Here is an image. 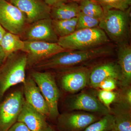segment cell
Masks as SVG:
<instances>
[{
  "label": "cell",
  "instance_id": "6da1fadb",
  "mask_svg": "<svg viewBox=\"0 0 131 131\" xmlns=\"http://www.w3.org/2000/svg\"><path fill=\"white\" fill-rule=\"evenodd\" d=\"M114 51L113 47L108 44L89 50L64 51L40 62L32 69L60 72L83 67L94 60L112 56Z\"/></svg>",
  "mask_w": 131,
  "mask_h": 131
},
{
  "label": "cell",
  "instance_id": "7a4b0ae2",
  "mask_svg": "<svg viewBox=\"0 0 131 131\" xmlns=\"http://www.w3.org/2000/svg\"><path fill=\"white\" fill-rule=\"evenodd\" d=\"M98 27L117 46L129 44L130 35V7L125 11L110 9L104 11Z\"/></svg>",
  "mask_w": 131,
  "mask_h": 131
},
{
  "label": "cell",
  "instance_id": "3957f363",
  "mask_svg": "<svg viewBox=\"0 0 131 131\" xmlns=\"http://www.w3.org/2000/svg\"><path fill=\"white\" fill-rule=\"evenodd\" d=\"M27 67L26 55L21 51L10 54L0 65V100L10 88L25 82Z\"/></svg>",
  "mask_w": 131,
  "mask_h": 131
},
{
  "label": "cell",
  "instance_id": "277c9868",
  "mask_svg": "<svg viewBox=\"0 0 131 131\" xmlns=\"http://www.w3.org/2000/svg\"><path fill=\"white\" fill-rule=\"evenodd\" d=\"M109 42L104 31L96 27L76 30L70 35L59 38L58 43L66 50H74L94 49Z\"/></svg>",
  "mask_w": 131,
  "mask_h": 131
},
{
  "label": "cell",
  "instance_id": "5b68a950",
  "mask_svg": "<svg viewBox=\"0 0 131 131\" xmlns=\"http://www.w3.org/2000/svg\"><path fill=\"white\" fill-rule=\"evenodd\" d=\"M30 76L47 102L49 111L48 118L56 122L60 114L58 107L60 93L54 76L50 72L33 69L31 71Z\"/></svg>",
  "mask_w": 131,
  "mask_h": 131
},
{
  "label": "cell",
  "instance_id": "8992f818",
  "mask_svg": "<svg viewBox=\"0 0 131 131\" xmlns=\"http://www.w3.org/2000/svg\"><path fill=\"white\" fill-rule=\"evenodd\" d=\"M25 99L23 92L17 90L0 102V131H8L16 122Z\"/></svg>",
  "mask_w": 131,
  "mask_h": 131
},
{
  "label": "cell",
  "instance_id": "52a82bcc",
  "mask_svg": "<svg viewBox=\"0 0 131 131\" xmlns=\"http://www.w3.org/2000/svg\"><path fill=\"white\" fill-rule=\"evenodd\" d=\"M22 51L27 57V68H32L37 64L66 50L58 43L24 40Z\"/></svg>",
  "mask_w": 131,
  "mask_h": 131
},
{
  "label": "cell",
  "instance_id": "ba28073f",
  "mask_svg": "<svg viewBox=\"0 0 131 131\" xmlns=\"http://www.w3.org/2000/svg\"><path fill=\"white\" fill-rule=\"evenodd\" d=\"M0 24L7 32L20 36L27 25L24 13L6 0H0Z\"/></svg>",
  "mask_w": 131,
  "mask_h": 131
},
{
  "label": "cell",
  "instance_id": "9c48e42d",
  "mask_svg": "<svg viewBox=\"0 0 131 131\" xmlns=\"http://www.w3.org/2000/svg\"><path fill=\"white\" fill-rule=\"evenodd\" d=\"M103 116L82 111H72L59 114L56 122L58 131H83Z\"/></svg>",
  "mask_w": 131,
  "mask_h": 131
},
{
  "label": "cell",
  "instance_id": "30bf717a",
  "mask_svg": "<svg viewBox=\"0 0 131 131\" xmlns=\"http://www.w3.org/2000/svg\"><path fill=\"white\" fill-rule=\"evenodd\" d=\"M66 106L70 111L87 112L103 116L110 111L93 95L86 91L71 95L67 100Z\"/></svg>",
  "mask_w": 131,
  "mask_h": 131
},
{
  "label": "cell",
  "instance_id": "8fae6325",
  "mask_svg": "<svg viewBox=\"0 0 131 131\" xmlns=\"http://www.w3.org/2000/svg\"><path fill=\"white\" fill-rule=\"evenodd\" d=\"M23 40L58 43L59 37L52 25L51 18L43 19L28 24L20 36Z\"/></svg>",
  "mask_w": 131,
  "mask_h": 131
},
{
  "label": "cell",
  "instance_id": "7c38bea8",
  "mask_svg": "<svg viewBox=\"0 0 131 131\" xmlns=\"http://www.w3.org/2000/svg\"><path fill=\"white\" fill-rule=\"evenodd\" d=\"M90 71L88 68L83 66L58 72L61 73V87L70 93L80 92L88 84Z\"/></svg>",
  "mask_w": 131,
  "mask_h": 131
},
{
  "label": "cell",
  "instance_id": "4fadbf2b",
  "mask_svg": "<svg viewBox=\"0 0 131 131\" xmlns=\"http://www.w3.org/2000/svg\"><path fill=\"white\" fill-rule=\"evenodd\" d=\"M10 2L26 15L27 25L51 18V7L41 0H10Z\"/></svg>",
  "mask_w": 131,
  "mask_h": 131
},
{
  "label": "cell",
  "instance_id": "5bb4252c",
  "mask_svg": "<svg viewBox=\"0 0 131 131\" xmlns=\"http://www.w3.org/2000/svg\"><path fill=\"white\" fill-rule=\"evenodd\" d=\"M25 100L38 112L49 118V111L47 102L36 83L30 76L23 83Z\"/></svg>",
  "mask_w": 131,
  "mask_h": 131
},
{
  "label": "cell",
  "instance_id": "9a60e30c",
  "mask_svg": "<svg viewBox=\"0 0 131 131\" xmlns=\"http://www.w3.org/2000/svg\"><path fill=\"white\" fill-rule=\"evenodd\" d=\"M121 78V72L117 62H107L97 66L90 70L88 84L95 89L100 83L106 79L114 78L119 82Z\"/></svg>",
  "mask_w": 131,
  "mask_h": 131
},
{
  "label": "cell",
  "instance_id": "2e32d148",
  "mask_svg": "<svg viewBox=\"0 0 131 131\" xmlns=\"http://www.w3.org/2000/svg\"><path fill=\"white\" fill-rule=\"evenodd\" d=\"M47 118L25 100L17 122L23 123L31 131H44L49 124Z\"/></svg>",
  "mask_w": 131,
  "mask_h": 131
},
{
  "label": "cell",
  "instance_id": "e0dca14e",
  "mask_svg": "<svg viewBox=\"0 0 131 131\" xmlns=\"http://www.w3.org/2000/svg\"><path fill=\"white\" fill-rule=\"evenodd\" d=\"M117 63L121 72L119 83L121 87L131 85V47L130 44L118 46Z\"/></svg>",
  "mask_w": 131,
  "mask_h": 131
},
{
  "label": "cell",
  "instance_id": "ac0fdd59",
  "mask_svg": "<svg viewBox=\"0 0 131 131\" xmlns=\"http://www.w3.org/2000/svg\"><path fill=\"white\" fill-rule=\"evenodd\" d=\"M110 113L114 117L113 130L115 131H131V107L114 102Z\"/></svg>",
  "mask_w": 131,
  "mask_h": 131
},
{
  "label": "cell",
  "instance_id": "d6986e66",
  "mask_svg": "<svg viewBox=\"0 0 131 131\" xmlns=\"http://www.w3.org/2000/svg\"><path fill=\"white\" fill-rule=\"evenodd\" d=\"M81 13L77 2L65 3L51 7V18L55 20H64L77 18Z\"/></svg>",
  "mask_w": 131,
  "mask_h": 131
},
{
  "label": "cell",
  "instance_id": "ffe728a7",
  "mask_svg": "<svg viewBox=\"0 0 131 131\" xmlns=\"http://www.w3.org/2000/svg\"><path fill=\"white\" fill-rule=\"evenodd\" d=\"M0 44L7 58L13 53L22 51L24 48V41L19 35L7 32L1 40Z\"/></svg>",
  "mask_w": 131,
  "mask_h": 131
},
{
  "label": "cell",
  "instance_id": "44dd1931",
  "mask_svg": "<svg viewBox=\"0 0 131 131\" xmlns=\"http://www.w3.org/2000/svg\"><path fill=\"white\" fill-rule=\"evenodd\" d=\"M77 19V17L64 20L52 19L53 28L59 38L66 37L74 32L76 30Z\"/></svg>",
  "mask_w": 131,
  "mask_h": 131
},
{
  "label": "cell",
  "instance_id": "7402d4cb",
  "mask_svg": "<svg viewBox=\"0 0 131 131\" xmlns=\"http://www.w3.org/2000/svg\"><path fill=\"white\" fill-rule=\"evenodd\" d=\"M81 12L92 18L100 20L104 15V11L100 3L94 0H85L80 2Z\"/></svg>",
  "mask_w": 131,
  "mask_h": 131
},
{
  "label": "cell",
  "instance_id": "603a6c76",
  "mask_svg": "<svg viewBox=\"0 0 131 131\" xmlns=\"http://www.w3.org/2000/svg\"><path fill=\"white\" fill-rule=\"evenodd\" d=\"M113 116L109 113L90 124L83 131H110L113 129Z\"/></svg>",
  "mask_w": 131,
  "mask_h": 131
},
{
  "label": "cell",
  "instance_id": "cb8c5ba5",
  "mask_svg": "<svg viewBox=\"0 0 131 131\" xmlns=\"http://www.w3.org/2000/svg\"><path fill=\"white\" fill-rule=\"evenodd\" d=\"M100 4L104 11L116 9L125 11L130 7L131 0H94Z\"/></svg>",
  "mask_w": 131,
  "mask_h": 131
},
{
  "label": "cell",
  "instance_id": "d4e9b609",
  "mask_svg": "<svg viewBox=\"0 0 131 131\" xmlns=\"http://www.w3.org/2000/svg\"><path fill=\"white\" fill-rule=\"evenodd\" d=\"M76 30L98 27L100 20L88 16L81 12L77 17Z\"/></svg>",
  "mask_w": 131,
  "mask_h": 131
},
{
  "label": "cell",
  "instance_id": "484cf974",
  "mask_svg": "<svg viewBox=\"0 0 131 131\" xmlns=\"http://www.w3.org/2000/svg\"><path fill=\"white\" fill-rule=\"evenodd\" d=\"M97 96L99 101L110 111L111 105L116 99L117 93L113 91L100 90L98 92Z\"/></svg>",
  "mask_w": 131,
  "mask_h": 131
},
{
  "label": "cell",
  "instance_id": "4316f807",
  "mask_svg": "<svg viewBox=\"0 0 131 131\" xmlns=\"http://www.w3.org/2000/svg\"><path fill=\"white\" fill-rule=\"evenodd\" d=\"M121 88L122 89L117 93V96L114 102L131 107V85Z\"/></svg>",
  "mask_w": 131,
  "mask_h": 131
},
{
  "label": "cell",
  "instance_id": "83f0119b",
  "mask_svg": "<svg viewBox=\"0 0 131 131\" xmlns=\"http://www.w3.org/2000/svg\"><path fill=\"white\" fill-rule=\"evenodd\" d=\"M117 80L114 78H108L103 80L98 84L96 88L106 91H113L117 88Z\"/></svg>",
  "mask_w": 131,
  "mask_h": 131
},
{
  "label": "cell",
  "instance_id": "f1b7e54d",
  "mask_svg": "<svg viewBox=\"0 0 131 131\" xmlns=\"http://www.w3.org/2000/svg\"><path fill=\"white\" fill-rule=\"evenodd\" d=\"M8 131H31L25 124L16 122Z\"/></svg>",
  "mask_w": 131,
  "mask_h": 131
},
{
  "label": "cell",
  "instance_id": "f546056e",
  "mask_svg": "<svg viewBox=\"0 0 131 131\" xmlns=\"http://www.w3.org/2000/svg\"><path fill=\"white\" fill-rule=\"evenodd\" d=\"M43 1L49 6L52 7L68 2V0H43Z\"/></svg>",
  "mask_w": 131,
  "mask_h": 131
},
{
  "label": "cell",
  "instance_id": "4dcf8cb0",
  "mask_svg": "<svg viewBox=\"0 0 131 131\" xmlns=\"http://www.w3.org/2000/svg\"><path fill=\"white\" fill-rule=\"evenodd\" d=\"M6 59V58L5 52L0 44V65H1L4 62Z\"/></svg>",
  "mask_w": 131,
  "mask_h": 131
},
{
  "label": "cell",
  "instance_id": "1f68e13d",
  "mask_svg": "<svg viewBox=\"0 0 131 131\" xmlns=\"http://www.w3.org/2000/svg\"><path fill=\"white\" fill-rule=\"evenodd\" d=\"M7 32V31L0 24V42Z\"/></svg>",
  "mask_w": 131,
  "mask_h": 131
},
{
  "label": "cell",
  "instance_id": "d6a6232c",
  "mask_svg": "<svg viewBox=\"0 0 131 131\" xmlns=\"http://www.w3.org/2000/svg\"><path fill=\"white\" fill-rule=\"evenodd\" d=\"M44 131H58L56 128V127H54L48 124V126L46 128Z\"/></svg>",
  "mask_w": 131,
  "mask_h": 131
},
{
  "label": "cell",
  "instance_id": "836d02e7",
  "mask_svg": "<svg viewBox=\"0 0 131 131\" xmlns=\"http://www.w3.org/2000/svg\"><path fill=\"white\" fill-rule=\"evenodd\" d=\"M71 1L75 2H80L82 1H85V0H70Z\"/></svg>",
  "mask_w": 131,
  "mask_h": 131
},
{
  "label": "cell",
  "instance_id": "e575fe53",
  "mask_svg": "<svg viewBox=\"0 0 131 131\" xmlns=\"http://www.w3.org/2000/svg\"><path fill=\"white\" fill-rule=\"evenodd\" d=\"M110 131H115L114 130H113H113H110Z\"/></svg>",
  "mask_w": 131,
  "mask_h": 131
},
{
  "label": "cell",
  "instance_id": "d590c367",
  "mask_svg": "<svg viewBox=\"0 0 131 131\" xmlns=\"http://www.w3.org/2000/svg\"><path fill=\"white\" fill-rule=\"evenodd\" d=\"M6 1H7V0H6Z\"/></svg>",
  "mask_w": 131,
  "mask_h": 131
}]
</instances>
